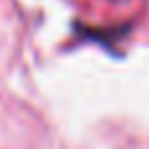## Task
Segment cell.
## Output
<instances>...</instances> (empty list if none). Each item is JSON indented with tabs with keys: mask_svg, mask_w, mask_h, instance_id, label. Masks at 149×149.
Returning a JSON list of instances; mask_svg holds the SVG:
<instances>
[{
	"mask_svg": "<svg viewBox=\"0 0 149 149\" xmlns=\"http://www.w3.org/2000/svg\"><path fill=\"white\" fill-rule=\"evenodd\" d=\"M115 3H128V0H115Z\"/></svg>",
	"mask_w": 149,
	"mask_h": 149,
	"instance_id": "cell-1",
	"label": "cell"
}]
</instances>
